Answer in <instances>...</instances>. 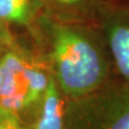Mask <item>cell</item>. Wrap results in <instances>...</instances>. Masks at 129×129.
<instances>
[{
    "instance_id": "obj_7",
    "label": "cell",
    "mask_w": 129,
    "mask_h": 129,
    "mask_svg": "<svg viewBox=\"0 0 129 129\" xmlns=\"http://www.w3.org/2000/svg\"><path fill=\"white\" fill-rule=\"evenodd\" d=\"M42 0H0V22L31 26L37 22Z\"/></svg>"
},
{
    "instance_id": "obj_4",
    "label": "cell",
    "mask_w": 129,
    "mask_h": 129,
    "mask_svg": "<svg viewBox=\"0 0 129 129\" xmlns=\"http://www.w3.org/2000/svg\"><path fill=\"white\" fill-rule=\"evenodd\" d=\"M95 24L108 49L115 76L129 83V3L108 1Z\"/></svg>"
},
{
    "instance_id": "obj_3",
    "label": "cell",
    "mask_w": 129,
    "mask_h": 129,
    "mask_svg": "<svg viewBox=\"0 0 129 129\" xmlns=\"http://www.w3.org/2000/svg\"><path fill=\"white\" fill-rule=\"evenodd\" d=\"M64 129H129V83L114 77L94 92L67 99Z\"/></svg>"
},
{
    "instance_id": "obj_5",
    "label": "cell",
    "mask_w": 129,
    "mask_h": 129,
    "mask_svg": "<svg viewBox=\"0 0 129 129\" xmlns=\"http://www.w3.org/2000/svg\"><path fill=\"white\" fill-rule=\"evenodd\" d=\"M66 101L51 74L41 102L25 123L26 129H64Z\"/></svg>"
},
{
    "instance_id": "obj_8",
    "label": "cell",
    "mask_w": 129,
    "mask_h": 129,
    "mask_svg": "<svg viewBox=\"0 0 129 129\" xmlns=\"http://www.w3.org/2000/svg\"><path fill=\"white\" fill-rule=\"evenodd\" d=\"M0 129H26V126L16 115L0 107Z\"/></svg>"
},
{
    "instance_id": "obj_2",
    "label": "cell",
    "mask_w": 129,
    "mask_h": 129,
    "mask_svg": "<svg viewBox=\"0 0 129 129\" xmlns=\"http://www.w3.org/2000/svg\"><path fill=\"white\" fill-rule=\"evenodd\" d=\"M51 74L45 55L21 46L14 38L0 58V107L23 122L29 120L41 102Z\"/></svg>"
},
{
    "instance_id": "obj_10",
    "label": "cell",
    "mask_w": 129,
    "mask_h": 129,
    "mask_svg": "<svg viewBox=\"0 0 129 129\" xmlns=\"http://www.w3.org/2000/svg\"><path fill=\"white\" fill-rule=\"evenodd\" d=\"M109 1H114V2H125V3H129V0H109Z\"/></svg>"
},
{
    "instance_id": "obj_1",
    "label": "cell",
    "mask_w": 129,
    "mask_h": 129,
    "mask_svg": "<svg viewBox=\"0 0 129 129\" xmlns=\"http://www.w3.org/2000/svg\"><path fill=\"white\" fill-rule=\"evenodd\" d=\"M47 39L45 55L55 82L66 99L96 91L116 77L108 49L97 25L38 17Z\"/></svg>"
},
{
    "instance_id": "obj_9",
    "label": "cell",
    "mask_w": 129,
    "mask_h": 129,
    "mask_svg": "<svg viewBox=\"0 0 129 129\" xmlns=\"http://www.w3.org/2000/svg\"><path fill=\"white\" fill-rule=\"evenodd\" d=\"M13 39H14V37L10 32L8 24L0 22V58L5 48ZM0 83H1V75H0Z\"/></svg>"
},
{
    "instance_id": "obj_6",
    "label": "cell",
    "mask_w": 129,
    "mask_h": 129,
    "mask_svg": "<svg viewBox=\"0 0 129 129\" xmlns=\"http://www.w3.org/2000/svg\"><path fill=\"white\" fill-rule=\"evenodd\" d=\"M54 9L53 16L63 20L92 22L109 0H48Z\"/></svg>"
}]
</instances>
